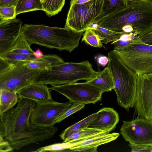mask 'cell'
Segmentation results:
<instances>
[{
  "label": "cell",
  "mask_w": 152,
  "mask_h": 152,
  "mask_svg": "<svg viewBox=\"0 0 152 152\" xmlns=\"http://www.w3.org/2000/svg\"><path fill=\"white\" fill-rule=\"evenodd\" d=\"M0 57L12 63L22 61H30L36 58L33 54L27 55L10 53H7Z\"/></svg>",
  "instance_id": "obj_29"
},
{
  "label": "cell",
  "mask_w": 152,
  "mask_h": 152,
  "mask_svg": "<svg viewBox=\"0 0 152 152\" xmlns=\"http://www.w3.org/2000/svg\"><path fill=\"white\" fill-rule=\"evenodd\" d=\"M72 103L69 100L65 102H59L53 99L36 102L31 114L30 123L44 127L54 126L56 120Z\"/></svg>",
  "instance_id": "obj_10"
},
{
  "label": "cell",
  "mask_w": 152,
  "mask_h": 152,
  "mask_svg": "<svg viewBox=\"0 0 152 152\" xmlns=\"http://www.w3.org/2000/svg\"><path fill=\"white\" fill-rule=\"evenodd\" d=\"M54 126L44 127L31 124L9 141L14 150L50 139L58 131Z\"/></svg>",
  "instance_id": "obj_13"
},
{
  "label": "cell",
  "mask_w": 152,
  "mask_h": 152,
  "mask_svg": "<svg viewBox=\"0 0 152 152\" xmlns=\"http://www.w3.org/2000/svg\"><path fill=\"white\" fill-rule=\"evenodd\" d=\"M137 82L135 113L152 122V73L137 74Z\"/></svg>",
  "instance_id": "obj_12"
},
{
  "label": "cell",
  "mask_w": 152,
  "mask_h": 152,
  "mask_svg": "<svg viewBox=\"0 0 152 152\" xmlns=\"http://www.w3.org/2000/svg\"><path fill=\"white\" fill-rule=\"evenodd\" d=\"M65 0H46L42 3L43 10L49 17L61 12L64 6Z\"/></svg>",
  "instance_id": "obj_26"
},
{
  "label": "cell",
  "mask_w": 152,
  "mask_h": 152,
  "mask_svg": "<svg viewBox=\"0 0 152 152\" xmlns=\"http://www.w3.org/2000/svg\"><path fill=\"white\" fill-rule=\"evenodd\" d=\"M98 115L97 113L92 114L69 127L60 134V138L64 141L73 133L87 127L89 124L97 118Z\"/></svg>",
  "instance_id": "obj_22"
},
{
  "label": "cell",
  "mask_w": 152,
  "mask_h": 152,
  "mask_svg": "<svg viewBox=\"0 0 152 152\" xmlns=\"http://www.w3.org/2000/svg\"><path fill=\"white\" fill-rule=\"evenodd\" d=\"M86 82L99 89L103 93L111 91L114 88L112 76L107 66L100 71L95 78Z\"/></svg>",
  "instance_id": "obj_19"
},
{
  "label": "cell",
  "mask_w": 152,
  "mask_h": 152,
  "mask_svg": "<svg viewBox=\"0 0 152 152\" xmlns=\"http://www.w3.org/2000/svg\"><path fill=\"white\" fill-rule=\"evenodd\" d=\"M28 61L12 63L9 68L0 73V89H7L17 93L22 89L33 83L42 70L29 68Z\"/></svg>",
  "instance_id": "obj_8"
},
{
  "label": "cell",
  "mask_w": 152,
  "mask_h": 152,
  "mask_svg": "<svg viewBox=\"0 0 152 152\" xmlns=\"http://www.w3.org/2000/svg\"><path fill=\"white\" fill-rule=\"evenodd\" d=\"M132 152H152V145H135L129 144Z\"/></svg>",
  "instance_id": "obj_32"
},
{
  "label": "cell",
  "mask_w": 152,
  "mask_h": 152,
  "mask_svg": "<svg viewBox=\"0 0 152 152\" xmlns=\"http://www.w3.org/2000/svg\"><path fill=\"white\" fill-rule=\"evenodd\" d=\"M122 61L137 74L152 73V45L136 38L124 46L113 50Z\"/></svg>",
  "instance_id": "obj_5"
},
{
  "label": "cell",
  "mask_w": 152,
  "mask_h": 152,
  "mask_svg": "<svg viewBox=\"0 0 152 152\" xmlns=\"http://www.w3.org/2000/svg\"><path fill=\"white\" fill-rule=\"evenodd\" d=\"M46 0H40L41 2L42 3L45 2Z\"/></svg>",
  "instance_id": "obj_39"
},
{
  "label": "cell",
  "mask_w": 152,
  "mask_h": 152,
  "mask_svg": "<svg viewBox=\"0 0 152 152\" xmlns=\"http://www.w3.org/2000/svg\"><path fill=\"white\" fill-rule=\"evenodd\" d=\"M99 36L102 43L107 44L114 42L123 34V32L112 31L98 26L96 23L93 24L90 27Z\"/></svg>",
  "instance_id": "obj_23"
},
{
  "label": "cell",
  "mask_w": 152,
  "mask_h": 152,
  "mask_svg": "<svg viewBox=\"0 0 152 152\" xmlns=\"http://www.w3.org/2000/svg\"><path fill=\"white\" fill-rule=\"evenodd\" d=\"M16 15L15 6L0 7V21L14 19Z\"/></svg>",
  "instance_id": "obj_31"
},
{
  "label": "cell",
  "mask_w": 152,
  "mask_h": 152,
  "mask_svg": "<svg viewBox=\"0 0 152 152\" xmlns=\"http://www.w3.org/2000/svg\"><path fill=\"white\" fill-rule=\"evenodd\" d=\"M0 151L7 152L13 151L14 149L9 141L0 136Z\"/></svg>",
  "instance_id": "obj_33"
},
{
  "label": "cell",
  "mask_w": 152,
  "mask_h": 152,
  "mask_svg": "<svg viewBox=\"0 0 152 152\" xmlns=\"http://www.w3.org/2000/svg\"><path fill=\"white\" fill-rule=\"evenodd\" d=\"M22 22L20 19L0 21V56L8 53L21 33Z\"/></svg>",
  "instance_id": "obj_14"
},
{
  "label": "cell",
  "mask_w": 152,
  "mask_h": 152,
  "mask_svg": "<svg viewBox=\"0 0 152 152\" xmlns=\"http://www.w3.org/2000/svg\"><path fill=\"white\" fill-rule=\"evenodd\" d=\"M98 63L102 66H105L108 63V57L103 55H99L95 57Z\"/></svg>",
  "instance_id": "obj_35"
},
{
  "label": "cell",
  "mask_w": 152,
  "mask_h": 152,
  "mask_svg": "<svg viewBox=\"0 0 152 152\" xmlns=\"http://www.w3.org/2000/svg\"><path fill=\"white\" fill-rule=\"evenodd\" d=\"M127 6L96 24L118 32L133 33L138 37L152 31V0H127Z\"/></svg>",
  "instance_id": "obj_1"
},
{
  "label": "cell",
  "mask_w": 152,
  "mask_h": 152,
  "mask_svg": "<svg viewBox=\"0 0 152 152\" xmlns=\"http://www.w3.org/2000/svg\"><path fill=\"white\" fill-rule=\"evenodd\" d=\"M127 4V0H104L102 12L95 19L94 23H97L109 15L126 7Z\"/></svg>",
  "instance_id": "obj_21"
},
{
  "label": "cell",
  "mask_w": 152,
  "mask_h": 152,
  "mask_svg": "<svg viewBox=\"0 0 152 152\" xmlns=\"http://www.w3.org/2000/svg\"><path fill=\"white\" fill-rule=\"evenodd\" d=\"M49 89L64 96L72 103L85 104H94L100 100L103 93L99 89L86 81L52 86Z\"/></svg>",
  "instance_id": "obj_9"
},
{
  "label": "cell",
  "mask_w": 152,
  "mask_h": 152,
  "mask_svg": "<svg viewBox=\"0 0 152 152\" xmlns=\"http://www.w3.org/2000/svg\"><path fill=\"white\" fill-rule=\"evenodd\" d=\"M84 31L77 32L69 28L44 25L25 24L21 33L30 45L35 44L45 47L71 52L79 45Z\"/></svg>",
  "instance_id": "obj_2"
},
{
  "label": "cell",
  "mask_w": 152,
  "mask_h": 152,
  "mask_svg": "<svg viewBox=\"0 0 152 152\" xmlns=\"http://www.w3.org/2000/svg\"><path fill=\"white\" fill-rule=\"evenodd\" d=\"M85 104L79 103H73L69 107L56 121V123H59L69 116L77 112L85 107Z\"/></svg>",
  "instance_id": "obj_30"
},
{
  "label": "cell",
  "mask_w": 152,
  "mask_h": 152,
  "mask_svg": "<svg viewBox=\"0 0 152 152\" xmlns=\"http://www.w3.org/2000/svg\"><path fill=\"white\" fill-rule=\"evenodd\" d=\"M0 114L14 107L18 103V94L10 90L0 89Z\"/></svg>",
  "instance_id": "obj_20"
},
{
  "label": "cell",
  "mask_w": 152,
  "mask_h": 152,
  "mask_svg": "<svg viewBox=\"0 0 152 152\" xmlns=\"http://www.w3.org/2000/svg\"><path fill=\"white\" fill-rule=\"evenodd\" d=\"M33 55L36 58H40L44 55L43 52L39 48H38L34 52Z\"/></svg>",
  "instance_id": "obj_37"
},
{
  "label": "cell",
  "mask_w": 152,
  "mask_h": 152,
  "mask_svg": "<svg viewBox=\"0 0 152 152\" xmlns=\"http://www.w3.org/2000/svg\"><path fill=\"white\" fill-rule=\"evenodd\" d=\"M31 45L21 31L17 40L8 53L33 55L34 51L32 49Z\"/></svg>",
  "instance_id": "obj_25"
},
{
  "label": "cell",
  "mask_w": 152,
  "mask_h": 152,
  "mask_svg": "<svg viewBox=\"0 0 152 152\" xmlns=\"http://www.w3.org/2000/svg\"><path fill=\"white\" fill-rule=\"evenodd\" d=\"M71 1H75V0H71Z\"/></svg>",
  "instance_id": "obj_40"
},
{
  "label": "cell",
  "mask_w": 152,
  "mask_h": 152,
  "mask_svg": "<svg viewBox=\"0 0 152 152\" xmlns=\"http://www.w3.org/2000/svg\"><path fill=\"white\" fill-rule=\"evenodd\" d=\"M137 38L142 42L152 45V31L143 36Z\"/></svg>",
  "instance_id": "obj_34"
},
{
  "label": "cell",
  "mask_w": 152,
  "mask_h": 152,
  "mask_svg": "<svg viewBox=\"0 0 152 152\" xmlns=\"http://www.w3.org/2000/svg\"><path fill=\"white\" fill-rule=\"evenodd\" d=\"M82 41L93 47L101 48L103 46L99 36L90 28H88L85 31Z\"/></svg>",
  "instance_id": "obj_27"
},
{
  "label": "cell",
  "mask_w": 152,
  "mask_h": 152,
  "mask_svg": "<svg viewBox=\"0 0 152 152\" xmlns=\"http://www.w3.org/2000/svg\"><path fill=\"white\" fill-rule=\"evenodd\" d=\"M104 0H92L82 4L70 1L64 27L77 32L85 31L102 12Z\"/></svg>",
  "instance_id": "obj_7"
},
{
  "label": "cell",
  "mask_w": 152,
  "mask_h": 152,
  "mask_svg": "<svg viewBox=\"0 0 152 152\" xmlns=\"http://www.w3.org/2000/svg\"><path fill=\"white\" fill-rule=\"evenodd\" d=\"M18 0H0V7L16 6Z\"/></svg>",
  "instance_id": "obj_36"
},
{
  "label": "cell",
  "mask_w": 152,
  "mask_h": 152,
  "mask_svg": "<svg viewBox=\"0 0 152 152\" xmlns=\"http://www.w3.org/2000/svg\"><path fill=\"white\" fill-rule=\"evenodd\" d=\"M97 113L98 116L88 127L109 133L115 128L119 121L118 113L113 108L104 107Z\"/></svg>",
  "instance_id": "obj_15"
},
{
  "label": "cell",
  "mask_w": 152,
  "mask_h": 152,
  "mask_svg": "<svg viewBox=\"0 0 152 152\" xmlns=\"http://www.w3.org/2000/svg\"><path fill=\"white\" fill-rule=\"evenodd\" d=\"M120 132L129 144L152 145V122L137 117L131 121H123Z\"/></svg>",
  "instance_id": "obj_11"
},
{
  "label": "cell",
  "mask_w": 152,
  "mask_h": 152,
  "mask_svg": "<svg viewBox=\"0 0 152 152\" xmlns=\"http://www.w3.org/2000/svg\"><path fill=\"white\" fill-rule=\"evenodd\" d=\"M16 10L17 15L23 13L43 10L42 3L40 0H18Z\"/></svg>",
  "instance_id": "obj_24"
},
{
  "label": "cell",
  "mask_w": 152,
  "mask_h": 152,
  "mask_svg": "<svg viewBox=\"0 0 152 152\" xmlns=\"http://www.w3.org/2000/svg\"><path fill=\"white\" fill-rule=\"evenodd\" d=\"M36 102L19 97L15 107L0 114V122L5 130L4 138L9 141L31 124V114Z\"/></svg>",
  "instance_id": "obj_6"
},
{
  "label": "cell",
  "mask_w": 152,
  "mask_h": 152,
  "mask_svg": "<svg viewBox=\"0 0 152 152\" xmlns=\"http://www.w3.org/2000/svg\"><path fill=\"white\" fill-rule=\"evenodd\" d=\"M19 97L26 98L36 102L52 99L50 91L47 85L32 83L25 87L17 93Z\"/></svg>",
  "instance_id": "obj_17"
},
{
  "label": "cell",
  "mask_w": 152,
  "mask_h": 152,
  "mask_svg": "<svg viewBox=\"0 0 152 152\" xmlns=\"http://www.w3.org/2000/svg\"><path fill=\"white\" fill-rule=\"evenodd\" d=\"M97 72L88 60L79 62H65L58 64L48 70L41 71L34 83L58 85L76 83L80 80L89 81L95 78Z\"/></svg>",
  "instance_id": "obj_4"
},
{
  "label": "cell",
  "mask_w": 152,
  "mask_h": 152,
  "mask_svg": "<svg viewBox=\"0 0 152 152\" xmlns=\"http://www.w3.org/2000/svg\"><path fill=\"white\" fill-rule=\"evenodd\" d=\"M103 132L97 129L86 127L79 130L71 134L63 142L71 141L83 138Z\"/></svg>",
  "instance_id": "obj_28"
},
{
  "label": "cell",
  "mask_w": 152,
  "mask_h": 152,
  "mask_svg": "<svg viewBox=\"0 0 152 152\" xmlns=\"http://www.w3.org/2000/svg\"><path fill=\"white\" fill-rule=\"evenodd\" d=\"M119 135L118 133L106 132L80 142L69 149L79 152H97L98 146L116 140Z\"/></svg>",
  "instance_id": "obj_16"
},
{
  "label": "cell",
  "mask_w": 152,
  "mask_h": 152,
  "mask_svg": "<svg viewBox=\"0 0 152 152\" xmlns=\"http://www.w3.org/2000/svg\"><path fill=\"white\" fill-rule=\"evenodd\" d=\"M62 58L55 54L44 55L40 58H35L27 62L28 67L31 69L48 70L54 66L63 63Z\"/></svg>",
  "instance_id": "obj_18"
},
{
  "label": "cell",
  "mask_w": 152,
  "mask_h": 152,
  "mask_svg": "<svg viewBox=\"0 0 152 152\" xmlns=\"http://www.w3.org/2000/svg\"><path fill=\"white\" fill-rule=\"evenodd\" d=\"M107 66L113 78L114 90L119 105L129 111L134 104L137 74L125 65L112 50L108 54Z\"/></svg>",
  "instance_id": "obj_3"
},
{
  "label": "cell",
  "mask_w": 152,
  "mask_h": 152,
  "mask_svg": "<svg viewBox=\"0 0 152 152\" xmlns=\"http://www.w3.org/2000/svg\"><path fill=\"white\" fill-rule=\"evenodd\" d=\"M92 0H75L74 1H71L74 3L77 4H82L86 3Z\"/></svg>",
  "instance_id": "obj_38"
}]
</instances>
